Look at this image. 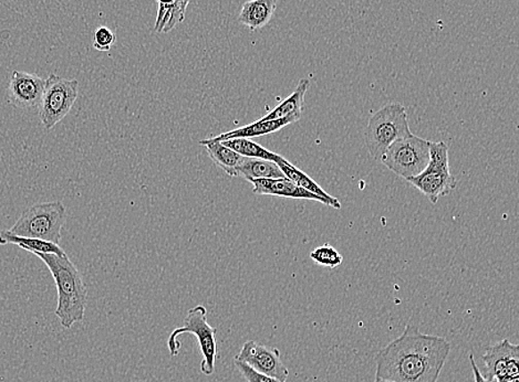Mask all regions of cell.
<instances>
[{
  "label": "cell",
  "mask_w": 519,
  "mask_h": 382,
  "mask_svg": "<svg viewBox=\"0 0 519 382\" xmlns=\"http://www.w3.org/2000/svg\"><path fill=\"white\" fill-rule=\"evenodd\" d=\"M451 344L444 337L421 333L408 324L401 336L376 355L375 377L397 382H439Z\"/></svg>",
  "instance_id": "1"
},
{
  "label": "cell",
  "mask_w": 519,
  "mask_h": 382,
  "mask_svg": "<svg viewBox=\"0 0 519 382\" xmlns=\"http://www.w3.org/2000/svg\"><path fill=\"white\" fill-rule=\"evenodd\" d=\"M45 80L35 73L13 71L7 89L12 107L21 110L38 108Z\"/></svg>",
  "instance_id": "11"
},
{
  "label": "cell",
  "mask_w": 519,
  "mask_h": 382,
  "mask_svg": "<svg viewBox=\"0 0 519 382\" xmlns=\"http://www.w3.org/2000/svg\"><path fill=\"white\" fill-rule=\"evenodd\" d=\"M276 8L277 0H248L243 4L238 22L255 32L269 24Z\"/></svg>",
  "instance_id": "13"
},
{
  "label": "cell",
  "mask_w": 519,
  "mask_h": 382,
  "mask_svg": "<svg viewBox=\"0 0 519 382\" xmlns=\"http://www.w3.org/2000/svg\"><path fill=\"white\" fill-rule=\"evenodd\" d=\"M156 2L159 4V12L154 30L167 34L184 20L188 3L185 0H156Z\"/></svg>",
  "instance_id": "20"
},
{
  "label": "cell",
  "mask_w": 519,
  "mask_h": 382,
  "mask_svg": "<svg viewBox=\"0 0 519 382\" xmlns=\"http://www.w3.org/2000/svg\"><path fill=\"white\" fill-rule=\"evenodd\" d=\"M412 134L406 108L401 103L384 105L372 115L366 130V144L372 158L380 160L400 138Z\"/></svg>",
  "instance_id": "4"
},
{
  "label": "cell",
  "mask_w": 519,
  "mask_h": 382,
  "mask_svg": "<svg viewBox=\"0 0 519 382\" xmlns=\"http://www.w3.org/2000/svg\"><path fill=\"white\" fill-rule=\"evenodd\" d=\"M218 329L212 328L208 321V310L203 305H197L187 312L184 325L173 330L168 339V347L171 356L180 354L182 345L177 342L178 336L183 334L194 335L201 349L203 361L201 362V371L205 376H212L215 371V362L218 355Z\"/></svg>",
  "instance_id": "5"
},
{
  "label": "cell",
  "mask_w": 519,
  "mask_h": 382,
  "mask_svg": "<svg viewBox=\"0 0 519 382\" xmlns=\"http://www.w3.org/2000/svg\"><path fill=\"white\" fill-rule=\"evenodd\" d=\"M201 145L205 147L210 158L222 168L225 173L231 177H238L237 167L240 164L243 156L237 154L236 151L225 146L222 142L216 141L214 138H205L200 142Z\"/></svg>",
  "instance_id": "15"
},
{
  "label": "cell",
  "mask_w": 519,
  "mask_h": 382,
  "mask_svg": "<svg viewBox=\"0 0 519 382\" xmlns=\"http://www.w3.org/2000/svg\"><path fill=\"white\" fill-rule=\"evenodd\" d=\"M116 41V34L108 27H99L95 31L94 47L99 52H110Z\"/></svg>",
  "instance_id": "23"
},
{
  "label": "cell",
  "mask_w": 519,
  "mask_h": 382,
  "mask_svg": "<svg viewBox=\"0 0 519 382\" xmlns=\"http://www.w3.org/2000/svg\"><path fill=\"white\" fill-rule=\"evenodd\" d=\"M375 382H397L390 379L380 378V377H375Z\"/></svg>",
  "instance_id": "26"
},
{
  "label": "cell",
  "mask_w": 519,
  "mask_h": 382,
  "mask_svg": "<svg viewBox=\"0 0 519 382\" xmlns=\"http://www.w3.org/2000/svg\"><path fill=\"white\" fill-rule=\"evenodd\" d=\"M52 273L56 283L58 304L54 314L61 321L63 329H70L73 325L84 321L88 289L84 278L68 256L44 255L36 253Z\"/></svg>",
  "instance_id": "2"
},
{
  "label": "cell",
  "mask_w": 519,
  "mask_h": 382,
  "mask_svg": "<svg viewBox=\"0 0 519 382\" xmlns=\"http://www.w3.org/2000/svg\"><path fill=\"white\" fill-rule=\"evenodd\" d=\"M7 245L16 246L22 250L32 253V255L44 253V255L59 256H67L63 248L56 243L40 240V239L16 236V234L9 232L8 230H4V232H0V246Z\"/></svg>",
  "instance_id": "18"
},
{
  "label": "cell",
  "mask_w": 519,
  "mask_h": 382,
  "mask_svg": "<svg viewBox=\"0 0 519 382\" xmlns=\"http://www.w3.org/2000/svg\"><path fill=\"white\" fill-rule=\"evenodd\" d=\"M222 142L244 158L268 159L274 163H277V160L282 158V156L266 150L265 147L257 144L254 141L248 140V138H232V140Z\"/></svg>",
  "instance_id": "21"
},
{
  "label": "cell",
  "mask_w": 519,
  "mask_h": 382,
  "mask_svg": "<svg viewBox=\"0 0 519 382\" xmlns=\"http://www.w3.org/2000/svg\"><path fill=\"white\" fill-rule=\"evenodd\" d=\"M237 175L248 182L252 179L284 178L282 169L272 160L244 158V156L238 164Z\"/></svg>",
  "instance_id": "19"
},
{
  "label": "cell",
  "mask_w": 519,
  "mask_h": 382,
  "mask_svg": "<svg viewBox=\"0 0 519 382\" xmlns=\"http://www.w3.org/2000/svg\"><path fill=\"white\" fill-rule=\"evenodd\" d=\"M282 169L284 177L291 179L292 182L295 183L296 185L304 188V190L315 193V195L324 198V199L328 200L334 209H342V202H340L337 198L329 195L325 192L323 188H321L318 183H317L314 179H311L304 172H301L300 168L295 167L292 163H289L287 159H284L282 156L276 163Z\"/></svg>",
  "instance_id": "16"
},
{
  "label": "cell",
  "mask_w": 519,
  "mask_h": 382,
  "mask_svg": "<svg viewBox=\"0 0 519 382\" xmlns=\"http://www.w3.org/2000/svg\"><path fill=\"white\" fill-rule=\"evenodd\" d=\"M301 118L289 117L278 119H269V121H256L248 126L236 128V130L223 133L213 137L214 140L223 142L232 140V138H251L272 134V133L282 130L284 126L300 121Z\"/></svg>",
  "instance_id": "14"
},
{
  "label": "cell",
  "mask_w": 519,
  "mask_h": 382,
  "mask_svg": "<svg viewBox=\"0 0 519 382\" xmlns=\"http://www.w3.org/2000/svg\"><path fill=\"white\" fill-rule=\"evenodd\" d=\"M408 182L424 193L432 204H438L440 198L456 190L457 179L449 172V146L444 142H431L428 166Z\"/></svg>",
  "instance_id": "6"
},
{
  "label": "cell",
  "mask_w": 519,
  "mask_h": 382,
  "mask_svg": "<svg viewBox=\"0 0 519 382\" xmlns=\"http://www.w3.org/2000/svg\"><path fill=\"white\" fill-rule=\"evenodd\" d=\"M310 82L308 79H301L296 87V90L284 100L282 103L266 114L260 121H269V119H278L289 117H297L301 118L302 108H304L305 96L309 89Z\"/></svg>",
  "instance_id": "17"
},
{
  "label": "cell",
  "mask_w": 519,
  "mask_h": 382,
  "mask_svg": "<svg viewBox=\"0 0 519 382\" xmlns=\"http://www.w3.org/2000/svg\"><path fill=\"white\" fill-rule=\"evenodd\" d=\"M236 361L247 363L252 370L260 374L274 377L286 382L289 370L280 359L277 348L265 346L263 344L247 340L235 357Z\"/></svg>",
  "instance_id": "10"
},
{
  "label": "cell",
  "mask_w": 519,
  "mask_h": 382,
  "mask_svg": "<svg viewBox=\"0 0 519 382\" xmlns=\"http://www.w3.org/2000/svg\"><path fill=\"white\" fill-rule=\"evenodd\" d=\"M67 221V209L62 201L41 202L22 211L9 232L20 237L61 245L62 230Z\"/></svg>",
  "instance_id": "3"
},
{
  "label": "cell",
  "mask_w": 519,
  "mask_h": 382,
  "mask_svg": "<svg viewBox=\"0 0 519 382\" xmlns=\"http://www.w3.org/2000/svg\"><path fill=\"white\" fill-rule=\"evenodd\" d=\"M431 141L410 134L393 142L380 162L392 173L404 179L416 177L426 168L430 160Z\"/></svg>",
  "instance_id": "7"
},
{
  "label": "cell",
  "mask_w": 519,
  "mask_h": 382,
  "mask_svg": "<svg viewBox=\"0 0 519 382\" xmlns=\"http://www.w3.org/2000/svg\"><path fill=\"white\" fill-rule=\"evenodd\" d=\"M252 185V192L256 195L265 196H277L283 198H291V199H304L310 201L321 202L325 206L332 207L328 200L324 199L319 196L315 195L310 191L304 190L291 179L284 178H263L252 179L251 181Z\"/></svg>",
  "instance_id": "12"
},
{
  "label": "cell",
  "mask_w": 519,
  "mask_h": 382,
  "mask_svg": "<svg viewBox=\"0 0 519 382\" xmlns=\"http://www.w3.org/2000/svg\"><path fill=\"white\" fill-rule=\"evenodd\" d=\"M482 359L485 365L483 376L490 382L519 377V347L508 339L491 345Z\"/></svg>",
  "instance_id": "9"
},
{
  "label": "cell",
  "mask_w": 519,
  "mask_h": 382,
  "mask_svg": "<svg viewBox=\"0 0 519 382\" xmlns=\"http://www.w3.org/2000/svg\"><path fill=\"white\" fill-rule=\"evenodd\" d=\"M310 257L315 261V264L327 266L330 269H336L342 264L343 256L336 250V248L328 245L321 246L315 248L310 253Z\"/></svg>",
  "instance_id": "22"
},
{
  "label": "cell",
  "mask_w": 519,
  "mask_h": 382,
  "mask_svg": "<svg viewBox=\"0 0 519 382\" xmlns=\"http://www.w3.org/2000/svg\"><path fill=\"white\" fill-rule=\"evenodd\" d=\"M470 362L473 370V375H474L475 382H490L488 379L485 378L483 374H482L479 366L475 362V357L473 354H470Z\"/></svg>",
  "instance_id": "25"
},
{
  "label": "cell",
  "mask_w": 519,
  "mask_h": 382,
  "mask_svg": "<svg viewBox=\"0 0 519 382\" xmlns=\"http://www.w3.org/2000/svg\"><path fill=\"white\" fill-rule=\"evenodd\" d=\"M79 96V82L50 75L45 79L39 110L40 122L45 130H53L67 117Z\"/></svg>",
  "instance_id": "8"
},
{
  "label": "cell",
  "mask_w": 519,
  "mask_h": 382,
  "mask_svg": "<svg viewBox=\"0 0 519 382\" xmlns=\"http://www.w3.org/2000/svg\"><path fill=\"white\" fill-rule=\"evenodd\" d=\"M234 363H235L237 370L240 371L243 378L247 382H284L277 378H274V377L260 374V372L252 370V368L248 366L247 363L236 361V359L234 361Z\"/></svg>",
  "instance_id": "24"
}]
</instances>
